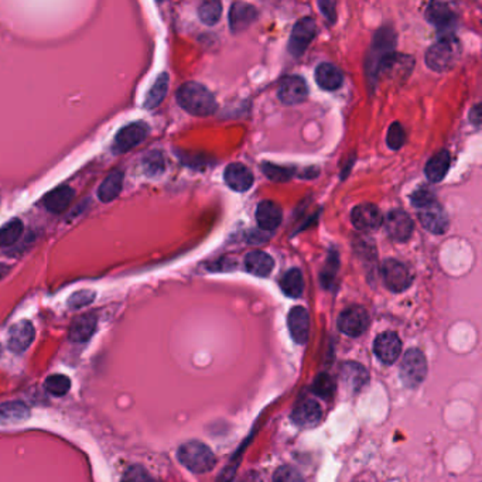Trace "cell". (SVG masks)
Masks as SVG:
<instances>
[{"label":"cell","instance_id":"cell-1","mask_svg":"<svg viewBox=\"0 0 482 482\" xmlns=\"http://www.w3.org/2000/svg\"><path fill=\"white\" fill-rule=\"evenodd\" d=\"M177 102L188 114L210 116L217 111L215 96L199 82H185L177 91Z\"/></svg>","mask_w":482,"mask_h":482},{"label":"cell","instance_id":"cell-2","mask_svg":"<svg viewBox=\"0 0 482 482\" xmlns=\"http://www.w3.org/2000/svg\"><path fill=\"white\" fill-rule=\"evenodd\" d=\"M413 207L417 208L419 221L431 234H444L448 228V218L443 207L437 203L429 189L416 191L412 197Z\"/></svg>","mask_w":482,"mask_h":482},{"label":"cell","instance_id":"cell-3","mask_svg":"<svg viewBox=\"0 0 482 482\" xmlns=\"http://www.w3.org/2000/svg\"><path fill=\"white\" fill-rule=\"evenodd\" d=\"M461 55V43L453 36H441L426 53V64L437 72L453 68Z\"/></svg>","mask_w":482,"mask_h":482},{"label":"cell","instance_id":"cell-4","mask_svg":"<svg viewBox=\"0 0 482 482\" xmlns=\"http://www.w3.org/2000/svg\"><path fill=\"white\" fill-rule=\"evenodd\" d=\"M177 458L185 468L197 474L208 472L217 464L214 453L204 443L197 440L184 443L177 451Z\"/></svg>","mask_w":482,"mask_h":482},{"label":"cell","instance_id":"cell-5","mask_svg":"<svg viewBox=\"0 0 482 482\" xmlns=\"http://www.w3.org/2000/svg\"><path fill=\"white\" fill-rule=\"evenodd\" d=\"M382 277L389 290L395 293H402L412 286L413 273L402 262L395 259H388L382 266Z\"/></svg>","mask_w":482,"mask_h":482},{"label":"cell","instance_id":"cell-6","mask_svg":"<svg viewBox=\"0 0 482 482\" xmlns=\"http://www.w3.org/2000/svg\"><path fill=\"white\" fill-rule=\"evenodd\" d=\"M427 372L426 356L419 349H409L403 355L401 365V376L408 388H416L423 382Z\"/></svg>","mask_w":482,"mask_h":482},{"label":"cell","instance_id":"cell-7","mask_svg":"<svg viewBox=\"0 0 482 482\" xmlns=\"http://www.w3.org/2000/svg\"><path fill=\"white\" fill-rule=\"evenodd\" d=\"M317 32L316 22L312 18H303L293 27L290 41H288V51L293 57H300L304 54L312 40Z\"/></svg>","mask_w":482,"mask_h":482},{"label":"cell","instance_id":"cell-8","mask_svg":"<svg viewBox=\"0 0 482 482\" xmlns=\"http://www.w3.org/2000/svg\"><path fill=\"white\" fill-rule=\"evenodd\" d=\"M309 95V86L304 78L299 75H290L281 79L279 85V100L284 105L302 104Z\"/></svg>","mask_w":482,"mask_h":482},{"label":"cell","instance_id":"cell-9","mask_svg":"<svg viewBox=\"0 0 482 482\" xmlns=\"http://www.w3.org/2000/svg\"><path fill=\"white\" fill-rule=\"evenodd\" d=\"M368 326H369L368 313L363 307H359V306L348 307L338 317V328L349 337L362 335L366 331Z\"/></svg>","mask_w":482,"mask_h":482},{"label":"cell","instance_id":"cell-10","mask_svg":"<svg viewBox=\"0 0 482 482\" xmlns=\"http://www.w3.org/2000/svg\"><path fill=\"white\" fill-rule=\"evenodd\" d=\"M149 133V128L145 122H133L125 128H122L116 138L114 149L116 153H126L133 147L139 146Z\"/></svg>","mask_w":482,"mask_h":482},{"label":"cell","instance_id":"cell-11","mask_svg":"<svg viewBox=\"0 0 482 482\" xmlns=\"http://www.w3.org/2000/svg\"><path fill=\"white\" fill-rule=\"evenodd\" d=\"M426 18L440 33H443V36H453V30L455 27V15L447 4H430L426 11Z\"/></svg>","mask_w":482,"mask_h":482},{"label":"cell","instance_id":"cell-12","mask_svg":"<svg viewBox=\"0 0 482 482\" xmlns=\"http://www.w3.org/2000/svg\"><path fill=\"white\" fill-rule=\"evenodd\" d=\"M373 351L383 363H394L402 352V341L395 333H383L376 337Z\"/></svg>","mask_w":482,"mask_h":482},{"label":"cell","instance_id":"cell-13","mask_svg":"<svg viewBox=\"0 0 482 482\" xmlns=\"http://www.w3.org/2000/svg\"><path fill=\"white\" fill-rule=\"evenodd\" d=\"M387 231L396 242H406L413 234V221L410 215L402 210H394L387 217Z\"/></svg>","mask_w":482,"mask_h":482},{"label":"cell","instance_id":"cell-14","mask_svg":"<svg viewBox=\"0 0 482 482\" xmlns=\"http://www.w3.org/2000/svg\"><path fill=\"white\" fill-rule=\"evenodd\" d=\"M351 221L356 229L369 232L380 227L382 214L379 208L373 204H361L354 208L351 214Z\"/></svg>","mask_w":482,"mask_h":482},{"label":"cell","instance_id":"cell-15","mask_svg":"<svg viewBox=\"0 0 482 482\" xmlns=\"http://www.w3.org/2000/svg\"><path fill=\"white\" fill-rule=\"evenodd\" d=\"M34 327L30 321H19L9 331V348L15 354H23L34 341Z\"/></svg>","mask_w":482,"mask_h":482},{"label":"cell","instance_id":"cell-16","mask_svg":"<svg viewBox=\"0 0 482 482\" xmlns=\"http://www.w3.org/2000/svg\"><path fill=\"white\" fill-rule=\"evenodd\" d=\"M288 330L297 344H306L310 333V316L304 307H295L287 317Z\"/></svg>","mask_w":482,"mask_h":482},{"label":"cell","instance_id":"cell-17","mask_svg":"<svg viewBox=\"0 0 482 482\" xmlns=\"http://www.w3.org/2000/svg\"><path fill=\"white\" fill-rule=\"evenodd\" d=\"M98 327V317L92 313L82 314L81 317H76L68 331V337L72 342H86L92 338V335Z\"/></svg>","mask_w":482,"mask_h":482},{"label":"cell","instance_id":"cell-18","mask_svg":"<svg viewBox=\"0 0 482 482\" xmlns=\"http://www.w3.org/2000/svg\"><path fill=\"white\" fill-rule=\"evenodd\" d=\"M225 181L229 188L238 191V192H245L253 185V174L252 171L241 164V163H232L225 168L224 173Z\"/></svg>","mask_w":482,"mask_h":482},{"label":"cell","instance_id":"cell-19","mask_svg":"<svg viewBox=\"0 0 482 482\" xmlns=\"http://www.w3.org/2000/svg\"><path fill=\"white\" fill-rule=\"evenodd\" d=\"M74 197L75 192L69 185H60L48 192L43 200V204L47 211L53 214H60L72 204Z\"/></svg>","mask_w":482,"mask_h":482},{"label":"cell","instance_id":"cell-20","mask_svg":"<svg viewBox=\"0 0 482 482\" xmlns=\"http://www.w3.org/2000/svg\"><path fill=\"white\" fill-rule=\"evenodd\" d=\"M321 406L312 399H306L300 402L292 413V420L302 427H312L316 426L321 420Z\"/></svg>","mask_w":482,"mask_h":482},{"label":"cell","instance_id":"cell-21","mask_svg":"<svg viewBox=\"0 0 482 482\" xmlns=\"http://www.w3.org/2000/svg\"><path fill=\"white\" fill-rule=\"evenodd\" d=\"M256 18H257V11L252 5L236 2L231 6V12H229L231 30L234 33L243 32L256 20Z\"/></svg>","mask_w":482,"mask_h":482},{"label":"cell","instance_id":"cell-22","mask_svg":"<svg viewBox=\"0 0 482 482\" xmlns=\"http://www.w3.org/2000/svg\"><path fill=\"white\" fill-rule=\"evenodd\" d=\"M281 208L273 201H262L256 210L257 225L265 231H274L281 224Z\"/></svg>","mask_w":482,"mask_h":482},{"label":"cell","instance_id":"cell-23","mask_svg":"<svg viewBox=\"0 0 482 482\" xmlns=\"http://www.w3.org/2000/svg\"><path fill=\"white\" fill-rule=\"evenodd\" d=\"M341 380L344 387L352 391H359L368 382V372L362 365L356 362H347L342 363L341 368Z\"/></svg>","mask_w":482,"mask_h":482},{"label":"cell","instance_id":"cell-24","mask_svg":"<svg viewBox=\"0 0 482 482\" xmlns=\"http://www.w3.org/2000/svg\"><path fill=\"white\" fill-rule=\"evenodd\" d=\"M316 81L320 88L326 91H335L342 85L344 76L342 72L334 64L324 62L320 64L316 69Z\"/></svg>","mask_w":482,"mask_h":482},{"label":"cell","instance_id":"cell-25","mask_svg":"<svg viewBox=\"0 0 482 482\" xmlns=\"http://www.w3.org/2000/svg\"><path fill=\"white\" fill-rule=\"evenodd\" d=\"M30 417V409L23 402H6L0 405V424L23 423Z\"/></svg>","mask_w":482,"mask_h":482},{"label":"cell","instance_id":"cell-26","mask_svg":"<svg viewBox=\"0 0 482 482\" xmlns=\"http://www.w3.org/2000/svg\"><path fill=\"white\" fill-rule=\"evenodd\" d=\"M245 266L249 273L259 277H266L272 273L274 267V260L272 259V256L262 250H253L246 255Z\"/></svg>","mask_w":482,"mask_h":482},{"label":"cell","instance_id":"cell-27","mask_svg":"<svg viewBox=\"0 0 482 482\" xmlns=\"http://www.w3.org/2000/svg\"><path fill=\"white\" fill-rule=\"evenodd\" d=\"M123 171H112L100 185L98 197L102 203H111L119 197L123 188Z\"/></svg>","mask_w":482,"mask_h":482},{"label":"cell","instance_id":"cell-28","mask_svg":"<svg viewBox=\"0 0 482 482\" xmlns=\"http://www.w3.org/2000/svg\"><path fill=\"white\" fill-rule=\"evenodd\" d=\"M450 168V153L447 150H441L434 154L429 163L426 164V175L433 182H440Z\"/></svg>","mask_w":482,"mask_h":482},{"label":"cell","instance_id":"cell-29","mask_svg":"<svg viewBox=\"0 0 482 482\" xmlns=\"http://www.w3.org/2000/svg\"><path fill=\"white\" fill-rule=\"evenodd\" d=\"M280 287L286 296L297 299L303 295L304 290V280L303 273L300 269H292L286 272V274L280 280Z\"/></svg>","mask_w":482,"mask_h":482},{"label":"cell","instance_id":"cell-30","mask_svg":"<svg viewBox=\"0 0 482 482\" xmlns=\"http://www.w3.org/2000/svg\"><path fill=\"white\" fill-rule=\"evenodd\" d=\"M168 75L166 72L160 74L156 79V82L152 85L150 91L146 95V100H145V107L147 109H154L157 108L163 100L166 98L167 91H168Z\"/></svg>","mask_w":482,"mask_h":482},{"label":"cell","instance_id":"cell-31","mask_svg":"<svg viewBox=\"0 0 482 482\" xmlns=\"http://www.w3.org/2000/svg\"><path fill=\"white\" fill-rule=\"evenodd\" d=\"M23 232V224L20 220H12L0 227V248L12 246L19 241Z\"/></svg>","mask_w":482,"mask_h":482},{"label":"cell","instance_id":"cell-32","mask_svg":"<svg viewBox=\"0 0 482 482\" xmlns=\"http://www.w3.org/2000/svg\"><path fill=\"white\" fill-rule=\"evenodd\" d=\"M44 389L53 396H64L71 389V379L65 375H51L44 382Z\"/></svg>","mask_w":482,"mask_h":482},{"label":"cell","instance_id":"cell-33","mask_svg":"<svg viewBox=\"0 0 482 482\" xmlns=\"http://www.w3.org/2000/svg\"><path fill=\"white\" fill-rule=\"evenodd\" d=\"M222 15V5L217 0H211V2H204L199 9V16L204 25L214 26L220 22Z\"/></svg>","mask_w":482,"mask_h":482},{"label":"cell","instance_id":"cell-34","mask_svg":"<svg viewBox=\"0 0 482 482\" xmlns=\"http://www.w3.org/2000/svg\"><path fill=\"white\" fill-rule=\"evenodd\" d=\"M95 297H96V293L93 290H88V288H83V290H78V292L72 293V296L68 299L67 304L72 310H79L82 307H86V306L92 304Z\"/></svg>","mask_w":482,"mask_h":482},{"label":"cell","instance_id":"cell-35","mask_svg":"<svg viewBox=\"0 0 482 482\" xmlns=\"http://www.w3.org/2000/svg\"><path fill=\"white\" fill-rule=\"evenodd\" d=\"M121 482H154L150 474L145 469V467L135 464L130 465L122 475Z\"/></svg>","mask_w":482,"mask_h":482},{"label":"cell","instance_id":"cell-36","mask_svg":"<svg viewBox=\"0 0 482 482\" xmlns=\"http://www.w3.org/2000/svg\"><path fill=\"white\" fill-rule=\"evenodd\" d=\"M143 166H145L146 174H149L152 177L153 175H159L164 170V159H163L161 153L152 152L149 156L145 157Z\"/></svg>","mask_w":482,"mask_h":482},{"label":"cell","instance_id":"cell-37","mask_svg":"<svg viewBox=\"0 0 482 482\" xmlns=\"http://www.w3.org/2000/svg\"><path fill=\"white\" fill-rule=\"evenodd\" d=\"M314 392L324 399L331 398V395L334 394V382L333 379L327 375V373H321L314 383Z\"/></svg>","mask_w":482,"mask_h":482},{"label":"cell","instance_id":"cell-38","mask_svg":"<svg viewBox=\"0 0 482 482\" xmlns=\"http://www.w3.org/2000/svg\"><path fill=\"white\" fill-rule=\"evenodd\" d=\"M388 146L394 150H399L402 147V145L405 143V130L402 128L401 123L395 122L389 130H388V138H387Z\"/></svg>","mask_w":482,"mask_h":482},{"label":"cell","instance_id":"cell-39","mask_svg":"<svg viewBox=\"0 0 482 482\" xmlns=\"http://www.w3.org/2000/svg\"><path fill=\"white\" fill-rule=\"evenodd\" d=\"M273 482H303V478L292 467H280L273 475Z\"/></svg>","mask_w":482,"mask_h":482},{"label":"cell","instance_id":"cell-40","mask_svg":"<svg viewBox=\"0 0 482 482\" xmlns=\"http://www.w3.org/2000/svg\"><path fill=\"white\" fill-rule=\"evenodd\" d=\"M263 168H265V174L269 175L272 180L284 181V180L288 178V171L286 168L276 167V166H272V164H265Z\"/></svg>","mask_w":482,"mask_h":482},{"label":"cell","instance_id":"cell-41","mask_svg":"<svg viewBox=\"0 0 482 482\" xmlns=\"http://www.w3.org/2000/svg\"><path fill=\"white\" fill-rule=\"evenodd\" d=\"M319 6H320V9L323 11V13L326 15V18L330 22L335 20V4H333V2H320Z\"/></svg>","mask_w":482,"mask_h":482},{"label":"cell","instance_id":"cell-42","mask_svg":"<svg viewBox=\"0 0 482 482\" xmlns=\"http://www.w3.org/2000/svg\"><path fill=\"white\" fill-rule=\"evenodd\" d=\"M469 119H471V122H474L475 126H479V123H481V105L479 104L472 108Z\"/></svg>","mask_w":482,"mask_h":482}]
</instances>
